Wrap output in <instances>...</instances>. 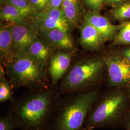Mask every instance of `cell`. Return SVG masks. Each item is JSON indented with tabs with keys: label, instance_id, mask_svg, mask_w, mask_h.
Listing matches in <instances>:
<instances>
[{
	"label": "cell",
	"instance_id": "6",
	"mask_svg": "<svg viewBox=\"0 0 130 130\" xmlns=\"http://www.w3.org/2000/svg\"><path fill=\"white\" fill-rule=\"evenodd\" d=\"M106 67L110 88H127L130 85V62L121 52H111L101 56Z\"/></svg>",
	"mask_w": 130,
	"mask_h": 130
},
{
	"label": "cell",
	"instance_id": "14",
	"mask_svg": "<svg viewBox=\"0 0 130 130\" xmlns=\"http://www.w3.org/2000/svg\"><path fill=\"white\" fill-rule=\"evenodd\" d=\"M50 46L37 37L28 49L27 53L35 59L47 66L51 57Z\"/></svg>",
	"mask_w": 130,
	"mask_h": 130
},
{
	"label": "cell",
	"instance_id": "4",
	"mask_svg": "<svg viewBox=\"0 0 130 130\" xmlns=\"http://www.w3.org/2000/svg\"><path fill=\"white\" fill-rule=\"evenodd\" d=\"M107 76L106 67L101 57L82 59L71 65L61 79L59 90L61 93L70 94L97 89Z\"/></svg>",
	"mask_w": 130,
	"mask_h": 130
},
{
	"label": "cell",
	"instance_id": "30",
	"mask_svg": "<svg viewBox=\"0 0 130 130\" xmlns=\"http://www.w3.org/2000/svg\"><path fill=\"white\" fill-rule=\"evenodd\" d=\"M26 1H28V2H29L30 1V0H26Z\"/></svg>",
	"mask_w": 130,
	"mask_h": 130
},
{
	"label": "cell",
	"instance_id": "27",
	"mask_svg": "<svg viewBox=\"0 0 130 130\" xmlns=\"http://www.w3.org/2000/svg\"><path fill=\"white\" fill-rule=\"evenodd\" d=\"M125 0H104V3L109 5H114L116 4L123 2Z\"/></svg>",
	"mask_w": 130,
	"mask_h": 130
},
{
	"label": "cell",
	"instance_id": "22",
	"mask_svg": "<svg viewBox=\"0 0 130 130\" xmlns=\"http://www.w3.org/2000/svg\"><path fill=\"white\" fill-rule=\"evenodd\" d=\"M29 2L36 11H41L48 7L49 0H30Z\"/></svg>",
	"mask_w": 130,
	"mask_h": 130
},
{
	"label": "cell",
	"instance_id": "10",
	"mask_svg": "<svg viewBox=\"0 0 130 130\" xmlns=\"http://www.w3.org/2000/svg\"><path fill=\"white\" fill-rule=\"evenodd\" d=\"M84 20L95 28L106 41L114 39L121 26L112 24L108 19L94 11L86 13Z\"/></svg>",
	"mask_w": 130,
	"mask_h": 130
},
{
	"label": "cell",
	"instance_id": "25",
	"mask_svg": "<svg viewBox=\"0 0 130 130\" xmlns=\"http://www.w3.org/2000/svg\"><path fill=\"white\" fill-rule=\"evenodd\" d=\"M122 125L125 130H130V110L126 115Z\"/></svg>",
	"mask_w": 130,
	"mask_h": 130
},
{
	"label": "cell",
	"instance_id": "11",
	"mask_svg": "<svg viewBox=\"0 0 130 130\" xmlns=\"http://www.w3.org/2000/svg\"><path fill=\"white\" fill-rule=\"evenodd\" d=\"M38 33L51 47L67 50H71L74 48L72 38L68 33L60 29L42 30L39 31Z\"/></svg>",
	"mask_w": 130,
	"mask_h": 130
},
{
	"label": "cell",
	"instance_id": "2",
	"mask_svg": "<svg viewBox=\"0 0 130 130\" xmlns=\"http://www.w3.org/2000/svg\"><path fill=\"white\" fill-rule=\"evenodd\" d=\"M99 94L87 117L84 126L94 129L122 125L130 110V98L125 88H110Z\"/></svg>",
	"mask_w": 130,
	"mask_h": 130
},
{
	"label": "cell",
	"instance_id": "29",
	"mask_svg": "<svg viewBox=\"0 0 130 130\" xmlns=\"http://www.w3.org/2000/svg\"><path fill=\"white\" fill-rule=\"evenodd\" d=\"M126 89H127V90L128 93V94H129V97H130V85Z\"/></svg>",
	"mask_w": 130,
	"mask_h": 130
},
{
	"label": "cell",
	"instance_id": "5",
	"mask_svg": "<svg viewBox=\"0 0 130 130\" xmlns=\"http://www.w3.org/2000/svg\"><path fill=\"white\" fill-rule=\"evenodd\" d=\"M46 67L27 52L17 55L4 70L13 87H26L34 91L47 87Z\"/></svg>",
	"mask_w": 130,
	"mask_h": 130
},
{
	"label": "cell",
	"instance_id": "20",
	"mask_svg": "<svg viewBox=\"0 0 130 130\" xmlns=\"http://www.w3.org/2000/svg\"><path fill=\"white\" fill-rule=\"evenodd\" d=\"M112 13L113 17L117 20L130 19V1L118 5L112 10Z\"/></svg>",
	"mask_w": 130,
	"mask_h": 130
},
{
	"label": "cell",
	"instance_id": "7",
	"mask_svg": "<svg viewBox=\"0 0 130 130\" xmlns=\"http://www.w3.org/2000/svg\"><path fill=\"white\" fill-rule=\"evenodd\" d=\"M32 15L33 26L38 31L58 28L66 32H69L70 25L61 8L48 7L41 11L34 12Z\"/></svg>",
	"mask_w": 130,
	"mask_h": 130
},
{
	"label": "cell",
	"instance_id": "1",
	"mask_svg": "<svg viewBox=\"0 0 130 130\" xmlns=\"http://www.w3.org/2000/svg\"><path fill=\"white\" fill-rule=\"evenodd\" d=\"M56 91L45 87L14 101L10 114L22 130H48L57 105Z\"/></svg>",
	"mask_w": 130,
	"mask_h": 130
},
{
	"label": "cell",
	"instance_id": "26",
	"mask_svg": "<svg viewBox=\"0 0 130 130\" xmlns=\"http://www.w3.org/2000/svg\"><path fill=\"white\" fill-rule=\"evenodd\" d=\"M120 52L122 55L130 62V46L126 48Z\"/></svg>",
	"mask_w": 130,
	"mask_h": 130
},
{
	"label": "cell",
	"instance_id": "9",
	"mask_svg": "<svg viewBox=\"0 0 130 130\" xmlns=\"http://www.w3.org/2000/svg\"><path fill=\"white\" fill-rule=\"evenodd\" d=\"M72 58L71 53L68 52H57L52 56L48 68L52 85L55 86L63 79L71 65Z\"/></svg>",
	"mask_w": 130,
	"mask_h": 130
},
{
	"label": "cell",
	"instance_id": "28",
	"mask_svg": "<svg viewBox=\"0 0 130 130\" xmlns=\"http://www.w3.org/2000/svg\"><path fill=\"white\" fill-rule=\"evenodd\" d=\"M94 128L93 127H86V126H84V127L80 130H93Z\"/></svg>",
	"mask_w": 130,
	"mask_h": 130
},
{
	"label": "cell",
	"instance_id": "18",
	"mask_svg": "<svg viewBox=\"0 0 130 130\" xmlns=\"http://www.w3.org/2000/svg\"><path fill=\"white\" fill-rule=\"evenodd\" d=\"M113 45H130V21L121 26L113 39Z\"/></svg>",
	"mask_w": 130,
	"mask_h": 130
},
{
	"label": "cell",
	"instance_id": "13",
	"mask_svg": "<svg viewBox=\"0 0 130 130\" xmlns=\"http://www.w3.org/2000/svg\"><path fill=\"white\" fill-rule=\"evenodd\" d=\"M15 56L11 27H1L0 29V57L1 63L2 64L4 68L11 64Z\"/></svg>",
	"mask_w": 130,
	"mask_h": 130
},
{
	"label": "cell",
	"instance_id": "16",
	"mask_svg": "<svg viewBox=\"0 0 130 130\" xmlns=\"http://www.w3.org/2000/svg\"><path fill=\"white\" fill-rule=\"evenodd\" d=\"M0 17L1 20L14 24H23L26 19L14 6L9 4L5 5L1 9Z\"/></svg>",
	"mask_w": 130,
	"mask_h": 130
},
{
	"label": "cell",
	"instance_id": "3",
	"mask_svg": "<svg viewBox=\"0 0 130 130\" xmlns=\"http://www.w3.org/2000/svg\"><path fill=\"white\" fill-rule=\"evenodd\" d=\"M100 94L98 89L73 94L56 106L48 130H80Z\"/></svg>",
	"mask_w": 130,
	"mask_h": 130
},
{
	"label": "cell",
	"instance_id": "17",
	"mask_svg": "<svg viewBox=\"0 0 130 130\" xmlns=\"http://www.w3.org/2000/svg\"><path fill=\"white\" fill-rule=\"evenodd\" d=\"M5 73L4 67L0 66V102L7 101H13L12 92V85L7 79L5 78Z\"/></svg>",
	"mask_w": 130,
	"mask_h": 130
},
{
	"label": "cell",
	"instance_id": "15",
	"mask_svg": "<svg viewBox=\"0 0 130 130\" xmlns=\"http://www.w3.org/2000/svg\"><path fill=\"white\" fill-rule=\"evenodd\" d=\"M61 8L70 26L74 25L79 15V0H63Z\"/></svg>",
	"mask_w": 130,
	"mask_h": 130
},
{
	"label": "cell",
	"instance_id": "23",
	"mask_svg": "<svg viewBox=\"0 0 130 130\" xmlns=\"http://www.w3.org/2000/svg\"><path fill=\"white\" fill-rule=\"evenodd\" d=\"M104 3V0H85L87 5L94 11L100 9Z\"/></svg>",
	"mask_w": 130,
	"mask_h": 130
},
{
	"label": "cell",
	"instance_id": "24",
	"mask_svg": "<svg viewBox=\"0 0 130 130\" xmlns=\"http://www.w3.org/2000/svg\"><path fill=\"white\" fill-rule=\"evenodd\" d=\"M63 0H49L48 7L53 8H60Z\"/></svg>",
	"mask_w": 130,
	"mask_h": 130
},
{
	"label": "cell",
	"instance_id": "12",
	"mask_svg": "<svg viewBox=\"0 0 130 130\" xmlns=\"http://www.w3.org/2000/svg\"><path fill=\"white\" fill-rule=\"evenodd\" d=\"M106 40L92 25L85 22L83 26L79 42L87 50L96 51L103 46Z\"/></svg>",
	"mask_w": 130,
	"mask_h": 130
},
{
	"label": "cell",
	"instance_id": "8",
	"mask_svg": "<svg viewBox=\"0 0 130 130\" xmlns=\"http://www.w3.org/2000/svg\"><path fill=\"white\" fill-rule=\"evenodd\" d=\"M11 27L14 51L15 55L27 53L39 33L34 26L14 24Z\"/></svg>",
	"mask_w": 130,
	"mask_h": 130
},
{
	"label": "cell",
	"instance_id": "19",
	"mask_svg": "<svg viewBox=\"0 0 130 130\" xmlns=\"http://www.w3.org/2000/svg\"><path fill=\"white\" fill-rule=\"evenodd\" d=\"M7 3L14 6L25 18L36 11L30 3L26 0H7Z\"/></svg>",
	"mask_w": 130,
	"mask_h": 130
},
{
	"label": "cell",
	"instance_id": "21",
	"mask_svg": "<svg viewBox=\"0 0 130 130\" xmlns=\"http://www.w3.org/2000/svg\"><path fill=\"white\" fill-rule=\"evenodd\" d=\"M19 128L12 115L8 113L0 119V130H14Z\"/></svg>",
	"mask_w": 130,
	"mask_h": 130
}]
</instances>
